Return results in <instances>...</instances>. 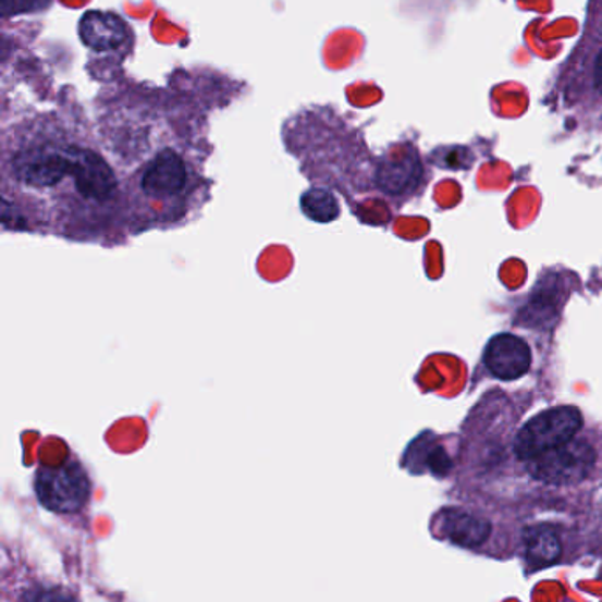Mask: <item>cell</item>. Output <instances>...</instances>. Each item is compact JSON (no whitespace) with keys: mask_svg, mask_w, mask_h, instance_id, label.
<instances>
[{"mask_svg":"<svg viewBox=\"0 0 602 602\" xmlns=\"http://www.w3.org/2000/svg\"><path fill=\"white\" fill-rule=\"evenodd\" d=\"M440 524L445 539L470 550L484 546L493 532L490 519L477 511L463 509V507L442 511Z\"/></svg>","mask_w":602,"mask_h":602,"instance_id":"9c48e42d","label":"cell"},{"mask_svg":"<svg viewBox=\"0 0 602 602\" xmlns=\"http://www.w3.org/2000/svg\"><path fill=\"white\" fill-rule=\"evenodd\" d=\"M422 164L417 150L410 145L397 147L385 156L374 172V184L389 197H408L422 183Z\"/></svg>","mask_w":602,"mask_h":602,"instance_id":"52a82bcc","label":"cell"},{"mask_svg":"<svg viewBox=\"0 0 602 602\" xmlns=\"http://www.w3.org/2000/svg\"><path fill=\"white\" fill-rule=\"evenodd\" d=\"M583 428V416L576 406H555L528 420L514 439L513 453L521 463L530 462L550 449L569 442Z\"/></svg>","mask_w":602,"mask_h":602,"instance_id":"277c9868","label":"cell"},{"mask_svg":"<svg viewBox=\"0 0 602 602\" xmlns=\"http://www.w3.org/2000/svg\"><path fill=\"white\" fill-rule=\"evenodd\" d=\"M300 210L315 223H332L340 218V204L329 189L311 187L300 197Z\"/></svg>","mask_w":602,"mask_h":602,"instance_id":"8fae6325","label":"cell"},{"mask_svg":"<svg viewBox=\"0 0 602 602\" xmlns=\"http://www.w3.org/2000/svg\"><path fill=\"white\" fill-rule=\"evenodd\" d=\"M569 285L567 280L558 274H550L542 278L532 294L528 297L525 308L519 311L516 322L521 328L533 331H551L561 318L562 308L569 299Z\"/></svg>","mask_w":602,"mask_h":602,"instance_id":"8992f818","label":"cell"},{"mask_svg":"<svg viewBox=\"0 0 602 602\" xmlns=\"http://www.w3.org/2000/svg\"><path fill=\"white\" fill-rule=\"evenodd\" d=\"M486 368L500 380L521 379L530 365L532 352L527 341L514 334H496L484 352Z\"/></svg>","mask_w":602,"mask_h":602,"instance_id":"ba28073f","label":"cell"},{"mask_svg":"<svg viewBox=\"0 0 602 602\" xmlns=\"http://www.w3.org/2000/svg\"><path fill=\"white\" fill-rule=\"evenodd\" d=\"M4 2V16L19 13H33V11L42 10V5L48 4V0H2Z\"/></svg>","mask_w":602,"mask_h":602,"instance_id":"7c38bea8","label":"cell"},{"mask_svg":"<svg viewBox=\"0 0 602 602\" xmlns=\"http://www.w3.org/2000/svg\"><path fill=\"white\" fill-rule=\"evenodd\" d=\"M536 481L555 488H570L587 481L598 465V451L590 440L575 439L525 463Z\"/></svg>","mask_w":602,"mask_h":602,"instance_id":"3957f363","label":"cell"},{"mask_svg":"<svg viewBox=\"0 0 602 602\" xmlns=\"http://www.w3.org/2000/svg\"><path fill=\"white\" fill-rule=\"evenodd\" d=\"M592 89L602 98V48L595 53L592 62Z\"/></svg>","mask_w":602,"mask_h":602,"instance_id":"4fadbf2b","label":"cell"},{"mask_svg":"<svg viewBox=\"0 0 602 602\" xmlns=\"http://www.w3.org/2000/svg\"><path fill=\"white\" fill-rule=\"evenodd\" d=\"M4 189L28 200H53L67 218L107 220L126 200L121 179L98 145L56 115L14 127L4 140ZM66 216V214H64Z\"/></svg>","mask_w":602,"mask_h":602,"instance_id":"6da1fadb","label":"cell"},{"mask_svg":"<svg viewBox=\"0 0 602 602\" xmlns=\"http://www.w3.org/2000/svg\"><path fill=\"white\" fill-rule=\"evenodd\" d=\"M521 541H524L525 561L532 570L550 567V565L561 562L562 555H564L561 532L553 525H532L525 530Z\"/></svg>","mask_w":602,"mask_h":602,"instance_id":"30bf717a","label":"cell"},{"mask_svg":"<svg viewBox=\"0 0 602 602\" xmlns=\"http://www.w3.org/2000/svg\"><path fill=\"white\" fill-rule=\"evenodd\" d=\"M79 39L98 56H115L124 59L133 42L130 25L107 11H87L78 25Z\"/></svg>","mask_w":602,"mask_h":602,"instance_id":"5b68a950","label":"cell"},{"mask_svg":"<svg viewBox=\"0 0 602 602\" xmlns=\"http://www.w3.org/2000/svg\"><path fill=\"white\" fill-rule=\"evenodd\" d=\"M34 493L39 504L53 514H76L89 504L93 482L82 463L76 459L39 467L34 477Z\"/></svg>","mask_w":602,"mask_h":602,"instance_id":"7a4b0ae2","label":"cell"}]
</instances>
